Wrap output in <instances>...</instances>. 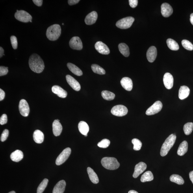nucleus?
<instances>
[{
  "label": "nucleus",
  "mask_w": 193,
  "mask_h": 193,
  "mask_svg": "<svg viewBox=\"0 0 193 193\" xmlns=\"http://www.w3.org/2000/svg\"><path fill=\"white\" fill-rule=\"evenodd\" d=\"M132 142L133 145V149L135 151L140 150L142 146V143L140 140L137 138H134L132 141Z\"/></svg>",
  "instance_id": "4c0bfd02"
},
{
  "label": "nucleus",
  "mask_w": 193,
  "mask_h": 193,
  "mask_svg": "<svg viewBox=\"0 0 193 193\" xmlns=\"http://www.w3.org/2000/svg\"><path fill=\"white\" fill-rule=\"evenodd\" d=\"M78 128L79 131L84 136L87 135V133L89 131V127L87 123L84 121H81L79 123Z\"/></svg>",
  "instance_id": "a878e982"
},
{
  "label": "nucleus",
  "mask_w": 193,
  "mask_h": 193,
  "mask_svg": "<svg viewBox=\"0 0 193 193\" xmlns=\"http://www.w3.org/2000/svg\"><path fill=\"white\" fill-rule=\"evenodd\" d=\"M9 133V132L8 130L5 129L4 130L3 132H2L1 137V140L2 142L5 141L7 139Z\"/></svg>",
  "instance_id": "79ce46f5"
},
{
  "label": "nucleus",
  "mask_w": 193,
  "mask_h": 193,
  "mask_svg": "<svg viewBox=\"0 0 193 193\" xmlns=\"http://www.w3.org/2000/svg\"><path fill=\"white\" fill-rule=\"evenodd\" d=\"M48 180L45 179L41 182L37 190V193H42L46 188L48 183Z\"/></svg>",
  "instance_id": "c9c22d12"
},
{
  "label": "nucleus",
  "mask_w": 193,
  "mask_h": 193,
  "mask_svg": "<svg viewBox=\"0 0 193 193\" xmlns=\"http://www.w3.org/2000/svg\"><path fill=\"white\" fill-rule=\"evenodd\" d=\"M43 1L42 0H33V2L34 4L38 6H42Z\"/></svg>",
  "instance_id": "49530a36"
},
{
  "label": "nucleus",
  "mask_w": 193,
  "mask_h": 193,
  "mask_svg": "<svg viewBox=\"0 0 193 193\" xmlns=\"http://www.w3.org/2000/svg\"><path fill=\"white\" fill-rule=\"evenodd\" d=\"M69 46L71 49L81 50L83 48V44L81 39L78 37H74L69 42Z\"/></svg>",
  "instance_id": "9b49d317"
},
{
  "label": "nucleus",
  "mask_w": 193,
  "mask_h": 193,
  "mask_svg": "<svg viewBox=\"0 0 193 193\" xmlns=\"http://www.w3.org/2000/svg\"><path fill=\"white\" fill-rule=\"evenodd\" d=\"M5 96V93L4 91L0 89V101H2L4 98Z\"/></svg>",
  "instance_id": "09e8293b"
},
{
  "label": "nucleus",
  "mask_w": 193,
  "mask_h": 193,
  "mask_svg": "<svg viewBox=\"0 0 193 193\" xmlns=\"http://www.w3.org/2000/svg\"><path fill=\"white\" fill-rule=\"evenodd\" d=\"M129 6L132 8H134L137 6L138 1L137 0H129Z\"/></svg>",
  "instance_id": "a18cd8bd"
},
{
  "label": "nucleus",
  "mask_w": 193,
  "mask_h": 193,
  "mask_svg": "<svg viewBox=\"0 0 193 193\" xmlns=\"http://www.w3.org/2000/svg\"><path fill=\"white\" fill-rule=\"evenodd\" d=\"M62 25H64V23H62Z\"/></svg>",
  "instance_id": "4d7b16f0"
},
{
  "label": "nucleus",
  "mask_w": 193,
  "mask_h": 193,
  "mask_svg": "<svg viewBox=\"0 0 193 193\" xmlns=\"http://www.w3.org/2000/svg\"><path fill=\"white\" fill-rule=\"evenodd\" d=\"M15 18L21 22L27 23L32 20V17L29 13L23 10H17L14 15Z\"/></svg>",
  "instance_id": "423d86ee"
},
{
  "label": "nucleus",
  "mask_w": 193,
  "mask_h": 193,
  "mask_svg": "<svg viewBox=\"0 0 193 193\" xmlns=\"http://www.w3.org/2000/svg\"><path fill=\"white\" fill-rule=\"evenodd\" d=\"M61 33L60 25L55 24L49 27L47 29L46 36L49 40L55 41L58 40Z\"/></svg>",
  "instance_id": "7ed1b4c3"
},
{
  "label": "nucleus",
  "mask_w": 193,
  "mask_h": 193,
  "mask_svg": "<svg viewBox=\"0 0 193 193\" xmlns=\"http://www.w3.org/2000/svg\"><path fill=\"white\" fill-rule=\"evenodd\" d=\"M118 48L121 53L125 57L129 55V48L128 45L124 43H121L118 45Z\"/></svg>",
  "instance_id": "c756f323"
},
{
  "label": "nucleus",
  "mask_w": 193,
  "mask_h": 193,
  "mask_svg": "<svg viewBox=\"0 0 193 193\" xmlns=\"http://www.w3.org/2000/svg\"><path fill=\"white\" fill-rule=\"evenodd\" d=\"M189 177L191 181L193 184V171L190 172Z\"/></svg>",
  "instance_id": "8fccbe9b"
},
{
  "label": "nucleus",
  "mask_w": 193,
  "mask_h": 193,
  "mask_svg": "<svg viewBox=\"0 0 193 193\" xmlns=\"http://www.w3.org/2000/svg\"><path fill=\"white\" fill-rule=\"evenodd\" d=\"M30 68L34 72L40 73L44 68V64L43 60L37 54L34 53L30 56L29 60Z\"/></svg>",
  "instance_id": "f257e3e1"
},
{
  "label": "nucleus",
  "mask_w": 193,
  "mask_h": 193,
  "mask_svg": "<svg viewBox=\"0 0 193 193\" xmlns=\"http://www.w3.org/2000/svg\"><path fill=\"white\" fill-rule=\"evenodd\" d=\"M7 116L5 114H3L0 118V124L4 125L6 124L7 122Z\"/></svg>",
  "instance_id": "c03bdc74"
},
{
  "label": "nucleus",
  "mask_w": 193,
  "mask_h": 193,
  "mask_svg": "<svg viewBox=\"0 0 193 193\" xmlns=\"http://www.w3.org/2000/svg\"><path fill=\"white\" fill-rule=\"evenodd\" d=\"M66 79L67 83L74 90L79 91L81 90V86L79 82L72 76L67 75L66 76Z\"/></svg>",
  "instance_id": "ddd939ff"
},
{
  "label": "nucleus",
  "mask_w": 193,
  "mask_h": 193,
  "mask_svg": "<svg viewBox=\"0 0 193 193\" xmlns=\"http://www.w3.org/2000/svg\"><path fill=\"white\" fill-rule=\"evenodd\" d=\"M71 149L70 148L65 149L58 156L56 160V164L58 166L60 165L68 159L71 155Z\"/></svg>",
  "instance_id": "6e6552de"
},
{
  "label": "nucleus",
  "mask_w": 193,
  "mask_h": 193,
  "mask_svg": "<svg viewBox=\"0 0 193 193\" xmlns=\"http://www.w3.org/2000/svg\"><path fill=\"white\" fill-rule=\"evenodd\" d=\"M110 144V141L107 139H104L98 144V146L100 148L105 149L107 148Z\"/></svg>",
  "instance_id": "ea45409f"
},
{
  "label": "nucleus",
  "mask_w": 193,
  "mask_h": 193,
  "mask_svg": "<svg viewBox=\"0 0 193 193\" xmlns=\"http://www.w3.org/2000/svg\"><path fill=\"white\" fill-rule=\"evenodd\" d=\"M53 132L55 136H59L62 131V126L59 121L56 120L54 121L52 124Z\"/></svg>",
  "instance_id": "412c9836"
},
{
  "label": "nucleus",
  "mask_w": 193,
  "mask_h": 193,
  "mask_svg": "<svg viewBox=\"0 0 193 193\" xmlns=\"http://www.w3.org/2000/svg\"><path fill=\"white\" fill-rule=\"evenodd\" d=\"M87 173L91 181L93 183L97 184L99 183V179L96 173L93 169L90 167L87 169Z\"/></svg>",
  "instance_id": "cd10ccee"
},
{
  "label": "nucleus",
  "mask_w": 193,
  "mask_h": 193,
  "mask_svg": "<svg viewBox=\"0 0 193 193\" xmlns=\"http://www.w3.org/2000/svg\"><path fill=\"white\" fill-rule=\"evenodd\" d=\"M173 9L170 4L164 3L161 6V12L162 16L164 17H170L172 14Z\"/></svg>",
  "instance_id": "f3484780"
},
{
  "label": "nucleus",
  "mask_w": 193,
  "mask_h": 193,
  "mask_svg": "<svg viewBox=\"0 0 193 193\" xmlns=\"http://www.w3.org/2000/svg\"><path fill=\"white\" fill-rule=\"evenodd\" d=\"M102 165L106 169L109 170H115L120 166V164L115 158L105 157L101 160Z\"/></svg>",
  "instance_id": "20e7f679"
},
{
  "label": "nucleus",
  "mask_w": 193,
  "mask_h": 193,
  "mask_svg": "<svg viewBox=\"0 0 193 193\" xmlns=\"http://www.w3.org/2000/svg\"><path fill=\"white\" fill-rule=\"evenodd\" d=\"M97 18V13L95 11H93L86 16L84 21L86 25H92L96 22Z\"/></svg>",
  "instance_id": "6ab92c4d"
},
{
  "label": "nucleus",
  "mask_w": 193,
  "mask_h": 193,
  "mask_svg": "<svg viewBox=\"0 0 193 193\" xmlns=\"http://www.w3.org/2000/svg\"><path fill=\"white\" fill-rule=\"evenodd\" d=\"M182 44L183 47L188 51H192L193 50V45L190 41L184 40L182 41Z\"/></svg>",
  "instance_id": "58836bf2"
},
{
  "label": "nucleus",
  "mask_w": 193,
  "mask_h": 193,
  "mask_svg": "<svg viewBox=\"0 0 193 193\" xmlns=\"http://www.w3.org/2000/svg\"><path fill=\"white\" fill-rule=\"evenodd\" d=\"M10 41L13 48L14 49H17V47H18V42H17L16 37L14 36L11 37Z\"/></svg>",
  "instance_id": "a19ab883"
},
{
  "label": "nucleus",
  "mask_w": 193,
  "mask_h": 193,
  "mask_svg": "<svg viewBox=\"0 0 193 193\" xmlns=\"http://www.w3.org/2000/svg\"><path fill=\"white\" fill-rule=\"evenodd\" d=\"M188 148V143L186 141H184L180 144L177 153L180 156H183L187 152Z\"/></svg>",
  "instance_id": "bb28decb"
},
{
  "label": "nucleus",
  "mask_w": 193,
  "mask_h": 193,
  "mask_svg": "<svg viewBox=\"0 0 193 193\" xmlns=\"http://www.w3.org/2000/svg\"><path fill=\"white\" fill-rule=\"evenodd\" d=\"M91 68L93 71L98 74L103 75L105 74L106 71L103 68L99 65L93 64L92 65Z\"/></svg>",
  "instance_id": "f704fd0d"
},
{
  "label": "nucleus",
  "mask_w": 193,
  "mask_h": 193,
  "mask_svg": "<svg viewBox=\"0 0 193 193\" xmlns=\"http://www.w3.org/2000/svg\"><path fill=\"white\" fill-rule=\"evenodd\" d=\"M95 49L98 52L102 55H108L110 50L107 45L101 41L97 42L95 44Z\"/></svg>",
  "instance_id": "f8f14e48"
},
{
  "label": "nucleus",
  "mask_w": 193,
  "mask_h": 193,
  "mask_svg": "<svg viewBox=\"0 0 193 193\" xmlns=\"http://www.w3.org/2000/svg\"><path fill=\"white\" fill-rule=\"evenodd\" d=\"M164 85L168 89L172 88L173 85V78L172 75L170 73H166L165 74L163 78Z\"/></svg>",
  "instance_id": "2eb2a0df"
},
{
  "label": "nucleus",
  "mask_w": 193,
  "mask_h": 193,
  "mask_svg": "<svg viewBox=\"0 0 193 193\" xmlns=\"http://www.w3.org/2000/svg\"><path fill=\"white\" fill-rule=\"evenodd\" d=\"M147 58L149 62L152 63L155 61L157 56V50L154 46H151L147 51Z\"/></svg>",
  "instance_id": "dca6fc26"
},
{
  "label": "nucleus",
  "mask_w": 193,
  "mask_h": 193,
  "mask_svg": "<svg viewBox=\"0 0 193 193\" xmlns=\"http://www.w3.org/2000/svg\"><path fill=\"white\" fill-rule=\"evenodd\" d=\"M79 1V0H69L68 3L69 5L72 6L77 4Z\"/></svg>",
  "instance_id": "de8ad7c7"
},
{
  "label": "nucleus",
  "mask_w": 193,
  "mask_h": 193,
  "mask_svg": "<svg viewBox=\"0 0 193 193\" xmlns=\"http://www.w3.org/2000/svg\"><path fill=\"white\" fill-rule=\"evenodd\" d=\"M134 21V19L132 17H125L117 21L116 26L121 29H126L131 27Z\"/></svg>",
  "instance_id": "39448f33"
},
{
  "label": "nucleus",
  "mask_w": 193,
  "mask_h": 193,
  "mask_svg": "<svg viewBox=\"0 0 193 193\" xmlns=\"http://www.w3.org/2000/svg\"><path fill=\"white\" fill-rule=\"evenodd\" d=\"M121 84L125 90L129 91H131L133 88V82L132 79L129 77L123 78L121 80Z\"/></svg>",
  "instance_id": "a211bd4d"
},
{
  "label": "nucleus",
  "mask_w": 193,
  "mask_h": 193,
  "mask_svg": "<svg viewBox=\"0 0 193 193\" xmlns=\"http://www.w3.org/2000/svg\"><path fill=\"white\" fill-rule=\"evenodd\" d=\"M19 109L21 115L25 117L29 116L30 112L29 107V104L25 100H21L19 102Z\"/></svg>",
  "instance_id": "9d476101"
},
{
  "label": "nucleus",
  "mask_w": 193,
  "mask_h": 193,
  "mask_svg": "<svg viewBox=\"0 0 193 193\" xmlns=\"http://www.w3.org/2000/svg\"><path fill=\"white\" fill-rule=\"evenodd\" d=\"M57 120L58 121H59V122H60V121L59 120H58V119H57Z\"/></svg>",
  "instance_id": "6e6d98bb"
},
{
  "label": "nucleus",
  "mask_w": 193,
  "mask_h": 193,
  "mask_svg": "<svg viewBox=\"0 0 193 193\" xmlns=\"http://www.w3.org/2000/svg\"><path fill=\"white\" fill-rule=\"evenodd\" d=\"M193 129V123L188 122L186 123L183 126V131L186 135H190Z\"/></svg>",
  "instance_id": "e433bc0d"
},
{
  "label": "nucleus",
  "mask_w": 193,
  "mask_h": 193,
  "mask_svg": "<svg viewBox=\"0 0 193 193\" xmlns=\"http://www.w3.org/2000/svg\"><path fill=\"white\" fill-rule=\"evenodd\" d=\"M102 96L104 99L108 101H111L114 99L115 95L114 93L108 91H103L101 93Z\"/></svg>",
  "instance_id": "72a5a7b5"
},
{
  "label": "nucleus",
  "mask_w": 193,
  "mask_h": 193,
  "mask_svg": "<svg viewBox=\"0 0 193 193\" xmlns=\"http://www.w3.org/2000/svg\"><path fill=\"white\" fill-rule=\"evenodd\" d=\"M146 164L144 162H140L137 164L134 168V171L133 176L134 178H137L141 174L146 170Z\"/></svg>",
  "instance_id": "4468645a"
},
{
  "label": "nucleus",
  "mask_w": 193,
  "mask_h": 193,
  "mask_svg": "<svg viewBox=\"0 0 193 193\" xmlns=\"http://www.w3.org/2000/svg\"><path fill=\"white\" fill-rule=\"evenodd\" d=\"M170 180L173 183H176L178 185H183L184 181L182 177L179 175L173 174L170 177Z\"/></svg>",
  "instance_id": "473e14b6"
},
{
  "label": "nucleus",
  "mask_w": 193,
  "mask_h": 193,
  "mask_svg": "<svg viewBox=\"0 0 193 193\" xmlns=\"http://www.w3.org/2000/svg\"><path fill=\"white\" fill-rule=\"evenodd\" d=\"M128 112L127 108L122 105L114 106L112 108L111 112L114 115L118 117H122L126 115Z\"/></svg>",
  "instance_id": "0eeeda50"
},
{
  "label": "nucleus",
  "mask_w": 193,
  "mask_h": 193,
  "mask_svg": "<svg viewBox=\"0 0 193 193\" xmlns=\"http://www.w3.org/2000/svg\"><path fill=\"white\" fill-rule=\"evenodd\" d=\"M10 157L13 161L19 162L23 159V153L21 150H16L11 153Z\"/></svg>",
  "instance_id": "393cba45"
},
{
  "label": "nucleus",
  "mask_w": 193,
  "mask_h": 193,
  "mask_svg": "<svg viewBox=\"0 0 193 193\" xmlns=\"http://www.w3.org/2000/svg\"><path fill=\"white\" fill-rule=\"evenodd\" d=\"M162 108V104L161 102L157 101L149 107L146 111L147 115H152L161 111Z\"/></svg>",
  "instance_id": "1a4fd4ad"
},
{
  "label": "nucleus",
  "mask_w": 193,
  "mask_h": 193,
  "mask_svg": "<svg viewBox=\"0 0 193 193\" xmlns=\"http://www.w3.org/2000/svg\"><path fill=\"white\" fill-rule=\"evenodd\" d=\"M67 66L69 70L75 75L80 76L83 75V72L81 69L76 66L75 65L68 63L67 64Z\"/></svg>",
  "instance_id": "c85d7f7f"
},
{
  "label": "nucleus",
  "mask_w": 193,
  "mask_h": 193,
  "mask_svg": "<svg viewBox=\"0 0 193 193\" xmlns=\"http://www.w3.org/2000/svg\"><path fill=\"white\" fill-rule=\"evenodd\" d=\"M167 45L169 48L171 50L177 51L179 49L178 44L176 41L172 39L169 38L166 41Z\"/></svg>",
  "instance_id": "7c9ffc66"
},
{
  "label": "nucleus",
  "mask_w": 193,
  "mask_h": 193,
  "mask_svg": "<svg viewBox=\"0 0 193 193\" xmlns=\"http://www.w3.org/2000/svg\"><path fill=\"white\" fill-rule=\"evenodd\" d=\"M190 92V90L188 87L185 86H181L179 91V98L181 100L186 98L189 96Z\"/></svg>",
  "instance_id": "4be33fe9"
},
{
  "label": "nucleus",
  "mask_w": 193,
  "mask_h": 193,
  "mask_svg": "<svg viewBox=\"0 0 193 193\" xmlns=\"http://www.w3.org/2000/svg\"><path fill=\"white\" fill-rule=\"evenodd\" d=\"M128 193H138L136 191L132 190H130L129 192Z\"/></svg>",
  "instance_id": "864d4df0"
},
{
  "label": "nucleus",
  "mask_w": 193,
  "mask_h": 193,
  "mask_svg": "<svg viewBox=\"0 0 193 193\" xmlns=\"http://www.w3.org/2000/svg\"><path fill=\"white\" fill-rule=\"evenodd\" d=\"M66 186V182L64 180L58 182L54 188L53 193H64Z\"/></svg>",
  "instance_id": "5701e85b"
},
{
  "label": "nucleus",
  "mask_w": 193,
  "mask_h": 193,
  "mask_svg": "<svg viewBox=\"0 0 193 193\" xmlns=\"http://www.w3.org/2000/svg\"><path fill=\"white\" fill-rule=\"evenodd\" d=\"M52 91L54 94L62 98H65L67 96V92L60 87L55 85L52 87Z\"/></svg>",
  "instance_id": "aec40b11"
},
{
  "label": "nucleus",
  "mask_w": 193,
  "mask_h": 193,
  "mask_svg": "<svg viewBox=\"0 0 193 193\" xmlns=\"http://www.w3.org/2000/svg\"><path fill=\"white\" fill-rule=\"evenodd\" d=\"M4 50L2 47H0V57L1 58L4 55Z\"/></svg>",
  "instance_id": "3c124183"
},
{
  "label": "nucleus",
  "mask_w": 193,
  "mask_h": 193,
  "mask_svg": "<svg viewBox=\"0 0 193 193\" xmlns=\"http://www.w3.org/2000/svg\"><path fill=\"white\" fill-rule=\"evenodd\" d=\"M8 72V67L3 66L0 67V76L6 75Z\"/></svg>",
  "instance_id": "37998d69"
},
{
  "label": "nucleus",
  "mask_w": 193,
  "mask_h": 193,
  "mask_svg": "<svg viewBox=\"0 0 193 193\" xmlns=\"http://www.w3.org/2000/svg\"><path fill=\"white\" fill-rule=\"evenodd\" d=\"M154 177L152 172L150 171H147L143 174L141 177V181L142 183L152 181Z\"/></svg>",
  "instance_id": "2f4dec72"
},
{
  "label": "nucleus",
  "mask_w": 193,
  "mask_h": 193,
  "mask_svg": "<svg viewBox=\"0 0 193 193\" xmlns=\"http://www.w3.org/2000/svg\"><path fill=\"white\" fill-rule=\"evenodd\" d=\"M176 139V136L173 134H171L167 138L162 145L160 151V155L164 157L168 154L169 151L174 145Z\"/></svg>",
  "instance_id": "f03ea898"
},
{
  "label": "nucleus",
  "mask_w": 193,
  "mask_h": 193,
  "mask_svg": "<svg viewBox=\"0 0 193 193\" xmlns=\"http://www.w3.org/2000/svg\"><path fill=\"white\" fill-rule=\"evenodd\" d=\"M33 138L35 142L37 144H42L44 140V134L40 130H36L34 132Z\"/></svg>",
  "instance_id": "b1692460"
},
{
  "label": "nucleus",
  "mask_w": 193,
  "mask_h": 193,
  "mask_svg": "<svg viewBox=\"0 0 193 193\" xmlns=\"http://www.w3.org/2000/svg\"><path fill=\"white\" fill-rule=\"evenodd\" d=\"M190 21L191 23L193 25V13L190 15Z\"/></svg>",
  "instance_id": "603ef678"
},
{
  "label": "nucleus",
  "mask_w": 193,
  "mask_h": 193,
  "mask_svg": "<svg viewBox=\"0 0 193 193\" xmlns=\"http://www.w3.org/2000/svg\"><path fill=\"white\" fill-rule=\"evenodd\" d=\"M8 193H16V192H15L14 191H12L10 192H9Z\"/></svg>",
  "instance_id": "5fc2aeb1"
}]
</instances>
